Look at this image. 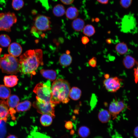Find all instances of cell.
<instances>
[{"mask_svg":"<svg viewBox=\"0 0 138 138\" xmlns=\"http://www.w3.org/2000/svg\"><path fill=\"white\" fill-rule=\"evenodd\" d=\"M133 134L136 137L138 138V126L134 128L133 131Z\"/></svg>","mask_w":138,"mask_h":138,"instance_id":"37","label":"cell"},{"mask_svg":"<svg viewBox=\"0 0 138 138\" xmlns=\"http://www.w3.org/2000/svg\"><path fill=\"white\" fill-rule=\"evenodd\" d=\"M53 118L48 114H43L40 118V122L41 124L44 126H47L50 125L52 121Z\"/></svg>","mask_w":138,"mask_h":138,"instance_id":"26","label":"cell"},{"mask_svg":"<svg viewBox=\"0 0 138 138\" xmlns=\"http://www.w3.org/2000/svg\"><path fill=\"white\" fill-rule=\"evenodd\" d=\"M64 4L69 5L72 4L74 0H60Z\"/></svg>","mask_w":138,"mask_h":138,"instance_id":"36","label":"cell"},{"mask_svg":"<svg viewBox=\"0 0 138 138\" xmlns=\"http://www.w3.org/2000/svg\"><path fill=\"white\" fill-rule=\"evenodd\" d=\"M95 32V30L94 27L90 24L86 25L83 29V33L87 37L92 36Z\"/></svg>","mask_w":138,"mask_h":138,"instance_id":"27","label":"cell"},{"mask_svg":"<svg viewBox=\"0 0 138 138\" xmlns=\"http://www.w3.org/2000/svg\"><path fill=\"white\" fill-rule=\"evenodd\" d=\"M94 138H102L100 136H97L95 137Z\"/></svg>","mask_w":138,"mask_h":138,"instance_id":"42","label":"cell"},{"mask_svg":"<svg viewBox=\"0 0 138 138\" xmlns=\"http://www.w3.org/2000/svg\"><path fill=\"white\" fill-rule=\"evenodd\" d=\"M72 26L75 31H80L83 30L85 26L84 20L80 18H76L74 19L72 23Z\"/></svg>","mask_w":138,"mask_h":138,"instance_id":"17","label":"cell"},{"mask_svg":"<svg viewBox=\"0 0 138 138\" xmlns=\"http://www.w3.org/2000/svg\"><path fill=\"white\" fill-rule=\"evenodd\" d=\"M126 105L122 101L114 99L110 103L109 107V111L113 119L123 110Z\"/></svg>","mask_w":138,"mask_h":138,"instance_id":"10","label":"cell"},{"mask_svg":"<svg viewBox=\"0 0 138 138\" xmlns=\"http://www.w3.org/2000/svg\"><path fill=\"white\" fill-rule=\"evenodd\" d=\"M106 43L109 44H110L112 43V39L110 38L106 39Z\"/></svg>","mask_w":138,"mask_h":138,"instance_id":"39","label":"cell"},{"mask_svg":"<svg viewBox=\"0 0 138 138\" xmlns=\"http://www.w3.org/2000/svg\"><path fill=\"white\" fill-rule=\"evenodd\" d=\"M43 55L41 49L29 50L26 51L19 58L20 71L25 74H35L39 66L43 65Z\"/></svg>","mask_w":138,"mask_h":138,"instance_id":"1","label":"cell"},{"mask_svg":"<svg viewBox=\"0 0 138 138\" xmlns=\"http://www.w3.org/2000/svg\"><path fill=\"white\" fill-rule=\"evenodd\" d=\"M66 10L64 6L62 4H58L53 8L52 12L55 16L60 17L63 16L65 13Z\"/></svg>","mask_w":138,"mask_h":138,"instance_id":"23","label":"cell"},{"mask_svg":"<svg viewBox=\"0 0 138 138\" xmlns=\"http://www.w3.org/2000/svg\"><path fill=\"white\" fill-rule=\"evenodd\" d=\"M111 115L109 111L102 109L100 111L98 114V117L99 120L102 123H106L110 120Z\"/></svg>","mask_w":138,"mask_h":138,"instance_id":"15","label":"cell"},{"mask_svg":"<svg viewBox=\"0 0 138 138\" xmlns=\"http://www.w3.org/2000/svg\"><path fill=\"white\" fill-rule=\"evenodd\" d=\"M18 80L17 76L14 75L5 76L3 79L5 85L8 87H12L16 85Z\"/></svg>","mask_w":138,"mask_h":138,"instance_id":"14","label":"cell"},{"mask_svg":"<svg viewBox=\"0 0 138 138\" xmlns=\"http://www.w3.org/2000/svg\"><path fill=\"white\" fill-rule=\"evenodd\" d=\"M115 49L116 52L121 55L126 53L128 50L127 44L123 42L117 44L115 46Z\"/></svg>","mask_w":138,"mask_h":138,"instance_id":"24","label":"cell"},{"mask_svg":"<svg viewBox=\"0 0 138 138\" xmlns=\"http://www.w3.org/2000/svg\"><path fill=\"white\" fill-rule=\"evenodd\" d=\"M1 50H2V49H1L0 48V53L1 51Z\"/></svg>","mask_w":138,"mask_h":138,"instance_id":"43","label":"cell"},{"mask_svg":"<svg viewBox=\"0 0 138 138\" xmlns=\"http://www.w3.org/2000/svg\"><path fill=\"white\" fill-rule=\"evenodd\" d=\"M137 22L135 17L132 13L125 15L123 17L121 27L123 31L130 32L136 28Z\"/></svg>","mask_w":138,"mask_h":138,"instance_id":"8","label":"cell"},{"mask_svg":"<svg viewBox=\"0 0 138 138\" xmlns=\"http://www.w3.org/2000/svg\"><path fill=\"white\" fill-rule=\"evenodd\" d=\"M11 90L8 87L5 85H0V98L2 99L7 98L10 95Z\"/></svg>","mask_w":138,"mask_h":138,"instance_id":"25","label":"cell"},{"mask_svg":"<svg viewBox=\"0 0 138 138\" xmlns=\"http://www.w3.org/2000/svg\"><path fill=\"white\" fill-rule=\"evenodd\" d=\"M99 3L103 4H107L109 0H96Z\"/></svg>","mask_w":138,"mask_h":138,"instance_id":"38","label":"cell"},{"mask_svg":"<svg viewBox=\"0 0 138 138\" xmlns=\"http://www.w3.org/2000/svg\"><path fill=\"white\" fill-rule=\"evenodd\" d=\"M70 84L67 80L59 79L54 81L51 86L50 102L55 105L61 102L67 103L70 100Z\"/></svg>","mask_w":138,"mask_h":138,"instance_id":"2","label":"cell"},{"mask_svg":"<svg viewBox=\"0 0 138 138\" xmlns=\"http://www.w3.org/2000/svg\"><path fill=\"white\" fill-rule=\"evenodd\" d=\"M24 5L23 0H13L12 3L13 8L16 10L20 9L23 7Z\"/></svg>","mask_w":138,"mask_h":138,"instance_id":"30","label":"cell"},{"mask_svg":"<svg viewBox=\"0 0 138 138\" xmlns=\"http://www.w3.org/2000/svg\"><path fill=\"white\" fill-rule=\"evenodd\" d=\"M0 68L3 73L16 74L20 71L19 60L10 54H5L0 58Z\"/></svg>","mask_w":138,"mask_h":138,"instance_id":"3","label":"cell"},{"mask_svg":"<svg viewBox=\"0 0 138 138\" xmlns=\"http://www.w3.org/2000/svg\"><path fill=\"white\" fill-rule=\"evenodd\" d=\"M104 77L106 79H108L109 77V75L108 74H106L104 75Z\"/></svg>","mask_w":138,"mask_h":138,"instance_id":"41","label":"cell"},{"mask_svg":"<svg viewBox=\"0 0 138 138\" xmlns=\"http://www.w3.org/2000/svg\"><path fill=\"white\" fill-rule=\"evenodd\" d=\"M65 126V128L68 130L72 129L73 127V125L72 122L71 121L66 122Z\"/></svg>","mask_w":138,"mask_h":138,"instance_id":"34","label":"cell"},{"mask_svg":"<svg viewBox=\"0 0 138 138\" xmlns=\"http://www.w3.org/2000/svg\"><path fill=\"white\" fill-rule=\"evenodd\" d=\"M132 0H120V4L121 6L124 8H127L131 5Z\"/></svg>","mask_w":138,"mask_h":138,"instance_id":"31","label":"cell"},{"mask_svg":"<svg viewBox=\"0 0 138 138\" xmlns=\"http://www.w3.org/2000/svg\"><path fill=\"white\" fill-rule=\"evenodd\" d=\"M40 72L44 77L51 81L55 80L56 78V72L53 70L42 69Z\"/></svg>","mask_w":138,"mask_h":138,"instance_id":"18","label":"cell"},{"mask_svg":"<svg viewBox=\"0 0 138 138\" xmlns=\"http://www.w3.org/2000/svg\"><path fill=\"white\" fill-rule=\"evenodd\" d=\"M137 66L136 68L134 69V76L135 82L137 83L138 82V62Z\"/></svg>","mask_w":138,"mask_h":138,"instance_id":"33","label":"cell"},{"mask_svg":"<svg viewBox=\"0 0 138 138\" xmlns=\"http://www.w3.org/2000/svg\"><path fill=\"white\" fill-rule=\"evenodd\" d=\"M36 100L33 102V106L38 113L43 114H48L54 118L55 115L54 107L55 105L51 102H47L37 97Z\"/></svg>","mask_w":138,"mask_h":138,"instance_id":"5","label":"cell"},{"mask_svg":"<svg viewBox=\"0 0 138 138\" xmlns=\"http://www.w3.org/2000/svg\"><path fill=\"white\" fill-rule=\"evenodd\" d=\"M78 133L80 136L83 138H85L89 135L90 134V130L88 127L85 126H82L79 129Z\"/></svg>","mask_w":138,"mask_h":138,"instance_id":"29","label":"cell"},{"mask_svg":"<svg viewBox=\"0 0 138 138\" xmlns=\"http://www.w3.org/2000/svg\"><path fill=\"white\" fill-rule=\"evenodd\" d=\"M11 39L6 34L0 36V45L3 47H7L9 45Z\"/></svg>","mask_w":138,"mask_h":138,"instance_id":"28","label":"cell"},{"mask_svg":"<svg viewBox=\"0 0 138 138\" xmlns=\"http://www.w3.org/2000/svg\"><path fill=\"white\" fill-rule=\"evenodd\" d=\"M37 96L47 102H50L51 96V86L50 81L37 84L33 89Z\"/></svg>","mask_w":138,"mask_h":138,"instance_id":"4","label":"cell"},{"mask_svg":"<svg viewBox=\"0 0 138 138\" xmlns=\"http://www.w3.org/2000/svg\"><path fill=\"white\" fill-rule=\"evenodd\" d=\"M6 138H18L17 137L14 135H10L7 137Z\"/></svg>","mask_w":138,"mask_h":138,"instance_id":"40","label":"cell"},{"mask_svg":"<svg viewBox=\"0 0 138 138\" xmlns=\"http://www.w3.org/2000/svg\"><path fill=\"white\" fill-rule=\"evenodd\" d=\"M122 79L117 76L105 79L103 83L106 89L109 92H116L121 87Z\"/></svg>","mask_w":138,"mask_h":138,"instance_id":"9","label":"cell"},{"mask_svg":"<svg viewBox=\"0 0 138 138\" xmlns=\"http://www.w3.org/2000/svg\"><path fill=\"white\" fill-rule=\"evenodd\" d=\"M81 95L82 91L80 89L77 87H74L70 89L69 96L72 100H76L80 98Z\"/></svg>","mask_w":138,"mask_h":138,"instance_id":"21","label":"cell"},{"mask_svg":"<svg viewBox=\"0 0 138 138\" xmlns=\"http://www.w3.org/2000/svg\"><path fill=\"white\" fill-rule=\"evenodd\" d=\"M15 13L8 12L0 13V30L10 32L11 27L17 21Z\"/></svg>","mask_w":138,"mask_h":138,"instance_id":"6","label":"cell"},{"mask_svg":"<svg viewBox=\"0 0 138 138\" xmlns=\"http://www.w3.org/2000/svg\"><path fill=\"white\" fill-rule=\"evenodd\" d=\"M8 107L6 102L2 101L0 103V123L4 121L6 122L7 121L9 113Z\"/></svg>","mask_w":138,"mask_h":138,"instance_id":"12","label":"cell"},{"mask_svg":"<svg viewBox=\"0 0 138 138\" xmlns=\"http://www.w3.org/2000/svg\"><path fill=\"white\" fill-rule=\"evenodd\" d=\"M89 39L86 36H83L81 38V41L83 44H86L89 41Z\"/></svg>","mask_w":138,"mask_h":138,"instance_id":"35","label":"cell"},{"mask_svg":"<svg viewBox=\"0 0 138 138\" xmlns=\"http://www.w3.org/2000/svg\"><path fill=\"white\" fill-rule=\"evenodd\" d=\"M68 52L66 53L62 54L60 57L59 62L62 66L67 67L70 65L72 63V58Z\"/></svg>","mask_w":138,"mask_h":138,"instance_id":"16","label":"cell"},{"mask_svg":"<svg viewBox=\"0 0 138 138\" xmlns=\"http://www.w3.org/2000/svg\"><path fill=\"white\" fill-rule=\"evenodd\" d=\"M31 106L30 101L25 100L18 103L16 107V111L18 112L27 111L30 109Z\"/></svg>","mask_w":138,"mask_h":138,"instance_id":"22","label":"cell"},{"mask_svg":"<svg viewBox=\"0 0 138 138\" xmlns=\"http://www.w3.org/2000/svg\"><path fill=\"white\" fill-rule=\"evenodd\" d=\"M89 65L93 67H96L97 66V59L95 57H93L90 59L88 62Z\"/></svg>","mask_w":138,"mask_h":138,"instance_id":"32","label":"cell"},{"mask_svg":"<svg viewBox=\"0 0 138 138\" xmlns=\"http://www.w3.org/2000/svg\"><path fill=\"white\" fill-rule=\"evenodd\" d=\"M65 14L67 18L74 19L77 18L79 15V12L78 9L75 7L71 6L66 10Z\"/></svg>","mask_w":138,"mask_h":138,"instance_id":"19","label":"cell"},{"mask_svg":"<svg viewBox=\"0 0 138 138\" xmlns=\"http://www.w3.org/2000/svg\"><path fill=\"white\" fill-rule=\"evenodd\" d=\"M50 18L43 15H38L33 19L34 26L37 30L45 31L51 29Z\"/></svg>","mask_w":138,"mask_h":138,"instance_id":"7","label":"cell"},{"mask_svg":"<svg viewBox=\"0 0 138 138\" xmlns=\"http://www.w3.org/2000/svg\"><path fill=\"white\" fill-rule=\"evenodd\" d=\"M19 101V98L15 95H10L7 98L6 102L8 107H9L8 109L10 114H13L16 112V111L14 108L16 107Z\"/></svg>","mask_w":138,"mask_h":138,"instance_id":"11","label":"cell"},{"mask_svg":"<svg viewBox=\"0 0 138 138\" xmlns=\"http://www.w3.org/2000/svg\"><path fill=\"white\" fill-rule=\"evenodd\" d=\"M8 51L9 54L15 57H18L21 54L22 48L19 44L14 42L9 46Z\"/></svg>","mask_w":138,"mask_h":138,"instance_id":"13","label":"cell"},{"mask_svg":"<svg viewBox=\"0 0 138 138\" xmlns=\"http://www.w3.org/2000/svg\"><path fill=\"white\" fill-rule=\"evenodd\" d=\"M136 63L135 59L131 56L128 55L123 59V63L124 67L127 69L132 68Z\"/></svg>","mask_w":138,"mask_h":138,"instance_id":"20","label":"cell"}]
</instances>
